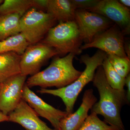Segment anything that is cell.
Returning <instances> with one entry per match:
<instances>
[{"mask_svg": "<svg viewBox=\"0 0 130 130\" xmlns=\"http://www.w3.org/2000/svg\"><path fill=\"white\" fill-rule=\"evenodd\" d=\"M83 41L75 21L60 22L51 28L42 43L54 48L58 54L74 55L82 53L81 47Z\"/></svg>", "mask_w": 130, "mask_h": 130, "instance_id": "4", "label": "cell"}, {"mask_svg": "<svg viewBox=\"0 0 130 130\" xmlns=\"http://www.w3.org/2000/svg\"><path fill=\"white\" fill-rule=\"evenodd\" d=\"M87 11L101 14L110 20L119 27L125 36L130 34V9L118 1L99 0L94 6Z\"/></svg>", "mask_w": 130, "mask_h": 130, "instance_id": "9", "label": "cell"}, {"mask_svg": "<svg viewBox=\"0 0 130 130\" xmlns=\"http://www.w3.org/2000/svg\"><path fill=\"white\" fill-rule=\"evenodd\" d=\"M107 56L105 52L100 50L91 56L87 54L82 55L79 60L86 67L76 80L63 88L56 89L41 88L38 91V93L49 94L60 98L66 106V112L68 114L72 113L79 94L86 85L92 82L96 69L102 66Z\"/></svg>", "mask_w": 130, "mask_h": 130, "instance_id": "3", "label": "cell"}, {"mask_svg": "<svg viewBox=\"0 0 130 130\" xmlns=\"http://www.w3.org/2000/svg\"><path fill=\"white\" fill-rule=\"evenodd\" d=\"M124 36L119 27L114 24L106 30L95 36L90 42L82 45L81 49L83 51L95 48L107 55L127 57L124 49Z\"/></svg>", "mask_w": 130, "mask_h": 130, "instance_id": "6", "label": "cell"}, {"mask_svg": "<svg viewBox=\"0 0 130 130\" xmlns=\"http://www.w3.org/2000/svg\"><path fill=\"white\" fill-rule=\"evenodd\" d=\"M76 11L71 0H48L46 12L60 23L75 21Z\"/></svg>", "mask_w": 130, "mask_h": 130, "instance_id": "14", "label": "cell"}, {"mask_svg": "<svg viewBox=\"0 0 130 130\" xmlns=\"http://www.w3.org/2000/svg\"><path fill=\"white\" fill-rule=\"evenodd\" d=\"M8 116V121L18 124L26 130H55L40 119L35 110L23 99Z\"/></svg>", "mask_w": 130, "mask_h": 130, "instance_id": "12", "label": "cell"}, {"mask_svg": "<svg viewBox=\"0 0 130 130\" xmlns=\"http://www.w3.org/2000/svg\"><path fill=\"white\" fill-rule=\"evenodd\" d=\"M56 21L51 14L32 8L20 18V33L29 44H36L43 40Z\"/></svg>", "mask_w": 130, "mask_h": 130, "instance_id": "5", "label": "cell"}, {"mask_svg": "<svg viewBox=\"0 0 130 130\" xmlns=\"http://www.w3.org/2000/svg\"><path fill=\"white\" fill-rule=\"evenodd\" d=\"M97 101L93 90H86L84 93L82 103L79 108L74 113L67 114L61 120L60 130L79 129L88 116L89 111Z\"/></svg>", "mask_w": 130, "mask_h": 130, "instance_id": "13", "label": "cell"}, {"mask_svg": "<svg viewBox=\"0 0 130 130\" xmlns=\"http://www.w3.org/2000/svg\"><path fill=\"white\" fill-rule=\"evenodd\" d=\"M22 99L35 110L38 116L50 121L54 129L60 130V122L67 114L66 112L55 108L45 102L26 84L23 90Z\"/></svg>", "mask_w": 130, "mask_h": 130, "instance_id": "11", "label": "cell"}, {"mask_svg": "<svg viewBox=\"0 0 130 130\" xmlns=\"http://www.w3.org/2000/svg\"><path fill=\"white\" fill-rule=\"evenodd\" d=\"M75 55L68 54L63 57H55L48 67L28 78L25 84L30 88L40 86L41 88L55 87L61 88L76 80L82 72L77 70L73 65Z\"/></svg>", "mask_w": 130, "mask_h": 130, "instance_id": "2", "label": "cell"}, {"mask_svg": "<svg viewBox=\"0 0 130 130\" xmlns=\"http://www.w3.org/2000/svg\"><path fill=\"white\" fill-rule=\"evenodd\" d=\"M92 82L99 92L100 100L93 105L91 112L103 116L104 121L109 125L125 130L120 112L123 105L127 103L125 91L112 88L107 82L102 66L96 69Z\"/></svg>", "mask_w": 130, "mask_h": 130, "instance_id": "1", "label": "cell"}, {"mask_svg": "<svg viewBox=\"0 0 130 130\" xmlns=\"http://www.w3.org/2000/svg\"><path fill=\"white\" fill-rule=\"evenodd\" d=\"M75 21L85 43L90 42L95 36L113 25V22L106 17L83 9L76 10Z\"/></svg>", "mask_w": 130, "mask_h": 130, "instance_id": "8", "label": "cell"}, {"mask_svg": "<svg viewBox=\"0 0 130 130\" xmlns=\"http://www.w3.org/2000/svg\"><path fill=\"white\" fill-rule=\"evenodd\" d=\"M127 87V92L126 93V98L127 103L129 104L130 101V74L126 77L125 79V85Z\"/></svg>", "mask_w": 130, "mask_h": 130, "instance_id": "24", "label": "cell"}, {"mask_svg": "<svg viewBox=\"0 0 130 130\" xmlns=\"http://www.w3.org/2000/svg\"><path fill=\"white\" fill-rule=\"evenodd\" d=\"M129 39L126 40L124 39V49L125 52L127 57L130 59V44L129 40Z\"/></svg>", "mask_w": 130, "mask_h": 130, "instance_id": "25", "label": "cell"}, {"mask_svg": "<svg viewBox=\"0 0 130 130\" xmlns=\"http://www.w3.org/2000/svg\"><path fill=\"white\" fill-rule=\"evenodd\" d=\"M48 0H32V8L46 12Z\"/></svg>", "mask_w": 130, "mask_h": 130, "instance_id": "23", "label": "cell"}, {"mask_svg": "<svg viewBox=\"0 0 130 130\" xmlns=\"http://www.w3.org/2000/svg\"><path fill=\"white\" fill-rule=\"evenodd\" d=\"M78 130H119L118 128L108 125L98 118L94 112L88 116Z\"/></svg>", "mask_w": 130, "mask_h": 130, "instance_id": "20", "label": "cell"}, {"mask_svg": "<svg viewBox=\"0 0 130 130\" xmlns=\"http://www.w3.org/2000/svg\"><path fill=\"white\" fill-rule=\"evenodd\" d=\"M8 116L5 115L2 112L0 111V123L4 121H8Z\"/></svg>", "mask_w": 130, "mask_h": 130, "instance_id": "26", "label": "cell"}, {"mask_svg": "<svg viewBox=\"0 0 130 130\" xmlns=\"http://www.w3.org/2000/svg\"><path fill=\"white\" fill-rule=\"evenodd\" d=\"M18 14H0V41L20 33Z\"/></svg>", "mask_w": 130, "mask_h": 130, "instance_id": "16", "label": "cell"}, {"mask_svg": "<svg viewBox=\"0 0 130 130\" xmlns=\"http://www.w3.org/2000/svg\"><path fill=\"white\" fill-rule=\"evenodd\" d=\"M1 83H0V87H1Z\"/></svg>", "mask_w": 130, "mask_h": 130, "instance_id": "29", "label": "cell"}, {"mask_svg": "<svg viewBox=\"0 0 130 130\" xmlns=\"http://www.w3.org/2000/svg\"><path fill=\"white\" fill-rule=\"evenodd\" d=\"M107 58L114 70L123 78H125L130 73V59L128 57L107 55Z\"/></svg>", "mask_w": 130, "mask_h": 130, "instance_id": "21", "label": "cell"}, {"mask_svg": "<svg viewBox=\"0 0 130 130\" xmlns=\"http://www.w3.org/2000/svg\"><path fill=\"white\" fill-rule=\"evenodd\" d=\"M32 7V0H5L0 5V14H17L21 17Z\"/></svg>", "mask_w": 130, "mask_h": 130, "instance_id": "17", "label": "cell"}, {"mask_svg": "<svg viewBox=\"0 0 130 130\" xmlns=\"http://www.w3.org/2000/svg\"><path fill=\"white\" fill-rule=\"evenodd\" d=\"M119 2L126 7H129L130 6V0H120L118 1Z\"/></svg>", "mask_w": 130, "mask_h": 130, "instance_id": "27", "label": "cell"}, {"mask_svg": "<svg viewBox=\"0 0 130 130\" xmlns=\"http://www.w3.org/2000/svg\"><path fill=\"white\" fill-rule=\"evenodd\" d=\"M58 55L54 48L42 43L29 44L21 55L20 74L26 76L37 74L47 61Z\"/></svg>", "mask_w": 130, "mask_h": 130, "instance_id": "7", "label": "cell"}, {"mask_svg": "<svg viewBox=\"0 0 130 130\" xmlns=\"http://www.w3.org/2000/svg\"><path fill=\"white\" fill-rule=\"evenodd\" d=\"M75 9L87 10L94 6L99 0H71Z\"/></svg>", "mask_w": 130, "mask_h": 130, "instance_id": "22", "label": "cell"}, {"mask_svg": "<svg viewBox=\"0 0 130 130\" xmlns=\"http://www.w3.org/2000/svg\"><path fill=\"white\" fill-rule=\"evenodd\" d=\"M21 55L15 52L0 54V83L20 74Z\"/></svg>", "mask_w": 130, "mask_h": 130, "instance_id": "15", "label": "cell"}, {"mask_svg": "<svg viewBox=\"0 0 130 130\" xmlns=\"http://www.w3.org/2000/svg\"><path fill=\"white\" fill-rule=\"evenodd\" d=\"M102 67L107 82L112 88L120 91H125L124 89L125 78L116 72L109 63L107 56L103 62Z\"/></svg>", "mask_w": 130, "mask_h": 130, "instance_id": "19", "label": "cell"}, {"mask_svg": "<svg viewBox=\"0 0 130 130\" xmlns=\"http://www.w3.org/2000/svg\"><path fill=\"white\" fill-rule=\"evenodd\" d=\"M29 45L24 36L20 33L0 41V54L13 52L21 55Z\"/></svg>", "mask_w": 130, "mask_h": 130, "instance_id": "18", "label": "cell"}, {"mask_svg": "<svg viewBox=\"0 0 130 130\" xmlns=\"http://www.w3.org/2000/svg\"><path fill=\"white\" fill-rule=\"evenodd\" d=\"M3 1H2V0H0V5H1V4L3 2Z\"/></svg>", "mask_w": 130, "mask_h": 130, "instance_id": "28", "label": "cell"}, {"mask_svg": "<svg viewBox=\"0 0 130 130\" xmlns=\"http://www.w3.org/2000/svg\"><path fill=\"white\" fill-rule=\"evenodd\" d=\"M27 76L18 74L2 83L0 87V111L8 115L22 100L23 90Z\"/></svg>", "mask_w": 130, "mask_h": 130, "instance_id": "10", "label": "cell"}]
</instances>
